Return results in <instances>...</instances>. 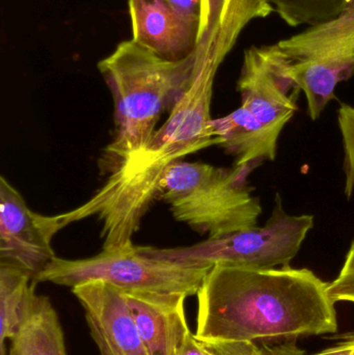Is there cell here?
<instances>
[{
  "mask_svg": "<svg viewBox=\"0 0 354 355\" xmlns=\"http://www.w3.org/2000/svg\"><path fill=\"white\" fill-rule=\"evenodd\" d=\"M314 271L215 265L197 292L195 337L262 345L338 331L336 302Z\"/></svg>",
  "mask_w": 354,
  "mask_h": 355,
  "instance_id": "obj_1",
  "label": "cell"
},
{
  "mask_svg": "<svg viewBox=\"0 0 354 355\" xmlns=\"http://www.w3.org/2000/svg\"><path fill=\"white\" fill-rule=\"evenodd\" d=\"M216 73L213 69L195 64L188 89L147 148L110 173L107 181L85 204L58 214L64 227L97 216L102 223V250L133 245V236L159 194L166 170L191 154L220 145L211 125Z\"/></svg>",
  "mask_w": 354,
  "mask_h": 355,
  "instance_id": "obj_2",
  "label": "cell"
},
{
  "mask_svg": "<svg viewBox=\"0 0 354 355\" xmlns=\"http://www.w3.org/2000/svg\"><path fill=\"white\" fill-rule=\"evenodd\" d=\"M193 68L195 51L168 60L132 39L98 62L114 105L116 133L102 158L109 173L147 148L162 112L172 110L188 89Z\"/></svg>",
  "mask_w": 354,
  "mask_h": 355,
  "instance_id": "obj_3",
  "label": "cell"
},
{
  "mask_svg": "<svg viewBox=\"0 0 354 355\" xmlns=\"http://www.w3.org/2000/svg\"><path fill=\"white\" fill-rule=\"evenodd\" d=\"M263 164L218 168L204 162H175L160 182L159 196L172 216L208 238L257 227L261 200L247 178Z\"/></svg>",
  "mask_w": 354,
  "mask_h": 355,
  "instance_id": "obj_4",
  "label": "cell"
},
{
  "mask_svg": "<svg viewBox=\"0 0 354 355\" xmlns=\"http://www.w3.org/2000/svg\"><path fill=\"white\" fill-rule=\"evenodd\" d=\"M313 227V215L288 214L282 196L276 193L272 215L262 227L257 225L220 237L207 238L189 246H139V250L154 258L201 266L276 268L290 265Z\"/></svg>",
  "mask_w": 354,
  "mask_h": 355,
  "instance_id": "obj_5",
  "label": "cell"
},
{
  "mask_svg": "<svg viewBox=\"0 0 354 355\" xmlns=\"http://www.w3.org/2000/svg\"><path fill=\"white\" fill-rule=\"evenodd\" d=\"M212 267L174 262L147 256L133 244L128 248L102 250L85 259L56 257L35 282L75 287L100 281L123 291H151L197 295Z\"/></svg>",
  "mask_w": 354,
  "mask_h": 355,
  "instance_id": "obj_6",
  "label": "cell"
},
{
  "mask_svg": "<svg viewBox=\"0 0 354 355\" xmlns=\"http://www.w3.org/2000/svg\"><path fill=\"white\" fill-rule=\"evenodd\" d=\"M289 74L307 98L308 114L318 120L336 87L354 75V0L340 14L276 43Z\"/></svg>",
  "mask_w": 354,
  "mask_h": 355,
  "instance_id": "obj_7",
  "label": "cell"
},
{
  "mask_svg": "<svg viewBox=\"0 0 354 355\" xmlns=\"http://www.w3.org/2000/svg\"><path fill=\"white\" fill-rule=\"evenodd\" d=\"M237 91L241 106L278 137L299 112L301 89L289 74L288 60L276 44L245 50Z\"/></svg>",
  "mask_w": 354,
  "mask_h": 355,
  "instance_id": "obj_8",
  "label": "cell"
},
{
  "mask_svg": "<svg viewBox=\"0 0 354 355\" xmlns=\"http://www.w3.org/2000/svg\"><path fill=\"white\" fill-rule=\"evenodd\" d=\"M62 229L57 214L31 210L10 182L0 177V260L22 267L35 282L56 258L52 240Z\"/></svg>",
  "mask_w": 354,
  "mask_h": 355,
  "instance_id": "obj_9",
  "label": "cell"
},
{
  "mask_svg": "<svg viewBox=\"0 0 354 355\" xmlns=\"http://www.w3.org/2000/svg\"><path fill=\"white\" fill-rule=\"evenodd\" d=\"M101 355H150L129 312L124 291L94 281L72 288Z\"/></svg>",
  "mask_w": 354,
  "mask_h": 355,
  "instance_id": "obj_10",
  "label": "cell"
},
{
  "mask_svg": "<svg viewBox=\"0 0 354 355\" xmlns=\"http://www.w3.org/2000/svg\"><path fill=\"white\" fill-rule=\"evenodd\" d=\"M274 12L269 0H202L195 60L220 68L247 25Z\"/></svg>",
  "mask_w": 354,
  "mask_h": 355,
  "instance_id": "obj_11",
  "label": "cell"
},
{
  "mask_svg": "<svg viewBox=\"0 0 354 355\" xmlns=\"http://www.w3.org/2000/svg\"><path fill=\"white\" fill-rule=\"evenodd\" d=\"M129 312L150 355H177L191 333L187 296L179 293L124 291Z\"/></svg>",
  "mask_w": 354,
  "mask_h": 355,
  "instance_id": "obj_12",
  "label": "cell"
},
{
  "mask_svg": "<svg viewBox=\"0 0 354 355\" xmlns=\"http://www.w3.org/2000/svg\"><path fill=\"white\" fill-rule=\"evenodd\" d=\"M133 41L168 60L193 53L197 27L183 20L168 0H128Z\"/></svg>",
  "mask_w": 354,
  "mask_h": 355,
  "instance_id": "obj_13",
  "label": "cell"
},
{
  "mask_svg": "<svg viewBox=\"0 0 354 355\" xmlns=\"http://www.w3.org/2000/svg\"><path fill=\"white\" fill-rule=\"evenodd\" d=\"M220 147L234 156V166L274 162L280 137L262 124L249 110L240 105L231 114L212 120Z\"/></svg>",
  "mask_w": 354,
  "mask_h": 355,
  "instance_id": "obj_14",
  "label": "cell"
},
{
  "mask_svg": "<svg viewBox=\"0 0 354 355\" xmlns=\"http://www.w3.org/2000/svg\"><path fill=\"white\" fill-rule=\"evenodd\" d=\"M8 355H67L60 318L47 296L33 294Z\"/></svg>",
  "mask_w": 354,
  "mask_h": 355,
  "instance_id": "obj_15",
  "label": "cell"
},
{
  "mask_svg": "<svg viewBox=\"0 0 354 355\" xmlns=\"http://www.w3.org/2000/svg\"><path fill=\"white\" fill-rule=\"evenodd\" d=\"M35 282L22 267L0 260V348L6 354L4 342L18 331L33 298Z\"/></svg>",
  "mask_w": 354,
  "mask_h": 355,
  "instance_id": "obj_16",
  "label": "cell"
},
{
  "mask_svg": "<svg viewBox=\"0 0 354 355\" xmlns=\"http://www.w3.org/2000/svg\"><path fill=\"white\" fill-rule=\"evenodd\" d=\"M278 16L291 27L312 25L334 18L351 0H269Z\"/></svg>",
  "mask_w": 354,
  "mask_h": 355,
  "instance_id": "obj_17",
  "label": "cell"
},
{
  "mask_svg": "<svg viewBox=\"0 0 354 355\" xmlns=\"http://www.w3.org/2000/svg\"><path fill=\"white\" fill-rule=\"evenodd\" d=\"M338 126L342 137L344 194L351 200L354 194V107L341 103L338 110Z\"/></svg>",
  "mask_w": 354,
  "mask_h": 355,
  "instance_id": "obj_18",
  "label": "cell"
},
{
  "mask_svg": "<svg viewBox=\"0 0 354 355\" xmlns=\"http://www.w3.org/2000/svg\"><path fill=\"white\" fill-rule=\"evenodd\" d=\"M328 293L335 302L354 304V239L338 277L330 283Z\"/></svg>",
  "mask_w": 354,
  "mask_h": 355,
  "instance_id": "obj_19",
  "label": "cell"
},
{
  "mask_svg": "<svg viewBox=\"0 0 354 355\" xmlns=\"http://www.w3.org/2000/svg\"><path fill=\"white\" fill-rule=\"evenodd\" d=\"M262 349L268 355H354V339L341 342L314 354H306L295 346L293 342L276 344V345H262Z\"/></svg>",
  "mask_w": 354,
  "mask_h": 355,
  "instance_id": "obj_20",
  "label": "cell"
},
{
  "mask_svg": "<svg viewBox=\"0 0 354 355\" xmlns=\"http://www.w3.org/2000/svg\"><path fill=\"white\" fill-rule=\"evenodd\" d=\"M216 355H268L259 345L251 342L205 343Z\"/></svg>",
  "mask_w": 354,
  "mask_h": 355,
  "instance_id": "obj_21",
  "label": "cell"
},
{
  "mask_svg": "<svg viewBox=\"0 0 354 355\" xmlns=\"http://www.w3.org/2000/svg\"><path fill=\"white\" fill-rule=\"evenodd\" d=\"M202 0H168L172 10L189 24L199 29Z\"/></svg>",
  "mask_w": 354,
  "mask_h": 355,
  "instance_id": "obj_22",
  "label": "cell"
},
{
  "mask_svg": "<svg viewBox=\"0 0 354 355\" xmlns=\"http://www.w3.org/2000/svg\"><path fill=\"white\" fill-rule=\"evenodd\" d=\"M177 355H216L213 352L209 349L203 342L200 341L195 335L189 333L184 343L181 346Z\"/></svg>",
  "mask_w": 354,
  "mask_h": 355,
  "instance_id": "obj_23",
  "label": "cell"
},
{
  "mask_svg": "<svg viewBox=\"0 0 354 355\" xmlns=\"http://www.w3.org/2000/svg\"><path fill=\"white\" fill-rule=\"evenodd\" d=\"M2 355H6V354H2Z\"/></svg>",
  "mask_w": 354,
  "mask_h": 355,
  "instance_id": "obj_24",
  "label": "cell"
}]
</instances>
